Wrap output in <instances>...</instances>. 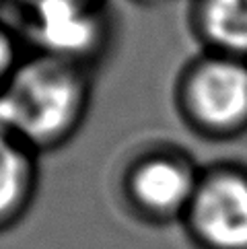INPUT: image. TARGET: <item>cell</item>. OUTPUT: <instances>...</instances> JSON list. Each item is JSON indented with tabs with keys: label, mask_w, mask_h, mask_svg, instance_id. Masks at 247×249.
Returning a JSON list of instances; mask_svg holds the SVG:
<instances>
[{
	"label": "cell",
	"mask_w": 247,
	"mask_h": 249,
	"mask_svg": "<svg viewBox=\"0 0 247 249\" xmlns=\"http://www.w3.org/2000/svg\"><path fill=\"white\" fill-rule=\"evenodd\" d=\"M6 138H17L15 136V118H13V109L8 103L4 89L0 91V140Z\"/></svg>",
	"instance_id": "9"
},
{
	"label": "cell",
	"mask_w": 247,
	"mask_h": 249,
	"mask_svg": "<svg viewBox=\"0 0 247 249\" xmlns=\"http://www.w3.org/2000/svg\"><path fill=\"white\" fill-rule=\"evenodd\" d=\"M0 2H2V0H0Z\"/></svg>",
	"instance_id": "12"
},
{
	"label": "cell",
	"mask_w": 247,
	"mask_h": 249,
	"mask_svg": "<svg viewBox=\"0 0 247 249\" xmlns=\"http://www.w3.org/2000/svg\"><path fill=\"white\" fill-rule=\"evenodd\" d=\"M181 111L194 128L214 138L247 130V60L225 54L200 58L179 83Z\"/></svg>",
	"instance_id": "2"
},
{
	"label": "cell",
	"mask_w": 247,
	"mask_h": 249,
	"mask_svg": "<svg viewBox=\"0 0 247 249\" xmlns=\"http://www.w3.org/2000/svg\"><path fill=\"white\" fill-rule=\"evenodd\" d=\"M21 62L23 60L19 58L15 35L0 25V91L8 85Z\"/></svg>",
	"instance_id": "8"
},
{
	"label": "cell",
	"mask_w": 247,
	"mask_h": 249,
	"mask_svg": "<svg viewBox=\"0 0 247 249\" xmlns=\"http://www.w3.org/2000/svg\"><path fill=\"white\" fill-rule=\"evenodd\" d=\"M35 185L33 150L17 138L0 140V227L25 210Z\"/></svg>",
	"instance_id": "7"
},
{
	"label": "cell",
	"mask_w": 247,
	"mask_h": 249,
	"mask_svg": "<svg viewBox=\"0 0 247 249\" xmlns=\"http://www.w3.org/2000/svg\"><path fill=\"white\" fill-rule=\"evenodd\" d=\"M183 218L204 249H247V173L233 167L204 173Z\"/></svg>",
	"instance_id": "4"
},
{
	"label": "cell",
	"mask_w": 247,
	"mask_h": 249,
	"mask_svg": "<svg viewBox=\"0 0 247 249\" xmlns=\"http://www.w3.org/2000/svg\"><path fill=\"white\" fill-rule=\"evenodd\" d=\"M194 23L210 52L247 60V0H198Z\"/></svg>",
	"instance_id": "6"
},
{
	"label": "cell",
	"mask_w": 247,
	"mask_h": 249,
	"mask_svg": "<svg viewBox=\"0 0 247 249\" xmlns=\"http://www.w3.org/2000/svg\"><path fill=\"white\" fill-rule=\"evenodd\" d=\"M132 2H138V4H157L161 0H132Z\"/></svg>",
	"instance_id": "11"
},
{
	"label": "cell",
	"mask_w": 247,
	"mask_h": 249,
	"mask_svg": "<svg viewBox=\"0 0 247 249\" xmlns=\"http://www.w3.org/2000/svg\"><path fill=\"white\" fill-rule=\"evenodd\" d=\"M4 95L17 140L37 150L54 148L74 134L89 107L91 87L85 66L35 54L19 64Z\"/></svg>",
	"instance_id": "1"
},
{
	"label": "cell",
	"mask_w": 247,
	"mask_h": 249,
	"mask_svg": "<svg viewBox=\"0 0 247 249\" xmlns=\"http://www.w3.org/2000/svg\"><path fill=\"white\" fill-rule=\"evenodd\" d=\"M23 11L25 33L41 56L87 66L107 39L101 0H39Z\"/></svg>",
	"instance_id": "3"
},
{
	"label": "cell",
	"mask_w": 247,
	"mask_h": 249,
	"mask_svg": "<svg viewBox=\"0 0 247 249\" xmlns=\"http://www.w3.org/2000/svg\"><path fill=\"white\" fill-rule=\"evenodd\" d=\"M17 2H19V4L25 8V6H31V4H35V2H39V0H17Z\"/></svg>",
	"instance_id": "10"
},
{
	"label": "cell",
	"mask_w": 247,
	"mask_h": 249,
	"mask_svg": "<svg viewBox=\"0 0 247 249\" xmlns=\"http://www.w3.org/2000/svg\"><path fill=\"white\" fill-rule=\"evenodd\" d=\"M200 177L188 159L173 153H153L130 167L126 190L130 202L144 216L169 220L188 214Z\"/></svg>",
	"instance_id": "5"
}]
</instances>
